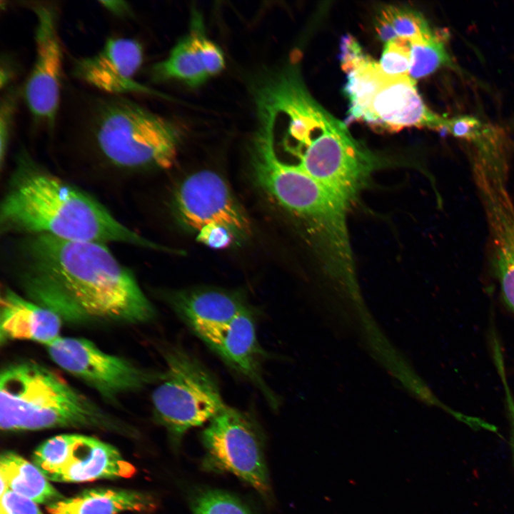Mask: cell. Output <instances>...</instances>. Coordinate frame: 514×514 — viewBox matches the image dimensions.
<instances>
[{
	"label": "cell",
	"mask_w": 514,
	"mask_h": 514,
	"mask_svg": "<svg viewBox=\"0 0 514 514\" xmlns=\"http://www.w3.org/2000/svg\"><path fill=\"white\" fill-rule=\"evenodd\" d=\"M20 251L30 299L63 320L139 324L156 315L134 276L105 243L39 234L25 236Z\"/></svg>",
	"instance_id": "cell-1"
},
{
	"label": "cell",
	"mask_w": 514,
	"mask_h": 514,
	"mask_svg": "<svg viewBox=\"0 0 514 514\" xmlns=\"http://www.w3.org/2000/svg\"><path fill=\"white\" fill-rule=\"evenodd\" d=\"M256 97L258 108L286 116V137L295 143L290 149L298 164L347 202L356 200L376 171L390 166L313 97L296 66L270 77Z\"/></svg>",
	"instance_id": "cell-2"
},
{
	"label": "cell",
	"mask_w": 514,
	"mask_h": 514,
	"mask_svg": "<svg viewBox=\"0 0 514 514\" xmlns=\"http://www.w3.org/2000/svg\"><path fill=\"white\" fill-rule=\"evenodd\" d=\"M1 233L156 248L91 196L22 153L0 208Z\"/></svg>",
	"instance_id": "cell-3"
},
{
	"label": "cell",
	"mask_w": 514,
	"mask_h": 514,
	"mask_svg": "<svg viewBox=\"0 0 514 514\" xmlns=\"http://www.w3.org/2000/svg\"><path fill=\"white\" fill-rule=\"evenodd\" d=\"M252 164L259 186L298 218L326 272L350 290L356 288L347 214L350 206L298 164L280 160L274 146L276 119L259 118Z\"/></svg>",
	"instance_id": "cell-4"
},
{
	"label": "cell",
	"mask_w": 514,
	"mask_h": 514,
	"mask_svg": "<svg viewBox=\"0 0 514 514\" xmlns=\"http://www.w3.org/2000/svg\"><path fill=\"white\" fill-rule=\"evenodd\" d=\"M0 428L5 432L125 428L57 372L33 360L14 361L1 370Z\"/></svg>",
	"instance_id": "cell-5"
},
{
	"label": "cell",
	"mask_w": 514,
	"mask_h": 514,
	"mask_svg": "<svg viewBox=\"0 0 514 514\" xmlns=\"http://www.w3.org/2000/svg\"><path fill=\"white\" fill-rule=\"evenodd\" d=\"M79 131L109 163L120 168H170L180 136L169 121L123 96L91 98Z\"/></svg>",
	"instance_id": "cell-6"
},
{
	"label": "cell",
	"mask_w": 514,
	"mask_h": 514,
	"mask_svg": "<svg viewBox=\"0 0 514 514\" xmlns=\"http://www.w3.org/2000/svg\"><path fill=\"white\" fill-rule=\"evenodd\" d=\"M341 49L351 119L388 132L409 127L445 131L448 119L426 106L415 80L386 74L350 35L343 38Z\"/></svg>",
	"instance_id": "cell-7"
},
{
	"label": "cell",
	"mask_w": 514,
	"mask_h": 514,
	"mask_svg": "<svg viewBox=\"0 0 514 514\" xmlns=\"http://www.w3.org/2000/svg\"><path fill=\"white\" fill-rule=\"evenodd\" d=\"M164 378L151 394L155 418L179 440L191 428L208 422L225 405L211 371L193 354L173 346L164 353Z\"/></svg>",
	"instance_id": "cell-8"
},
{
	"label": "cell",
	"mask_w": 514,
	"mask_h": 514,
	"mask_svg": "<svg viewBox=\"0 0 514 514\" xmlns=\"http://www.w3.org/2000/svg\"><path fill=\"white\" fill-rule=\"evenodd\" d=\"M46 348L54 363L108 401L114 402L123 394L158 383L164 378V372L143 368L84 338L60 336Z\"/></svg>",
	"instance_id": "cell-9"
},
{
	"label": "cell",
	"mask_w": 514,
	"mask_h": 514,
	"mask_svg": "<svg viewBox=\"0 0 514 514\" xmlns=\"http://www.w3.org/2000/svg\"><path fill=\"white\" fill-rule=\"evenodd\" d=\"M210 461L244 480L264 497L271 488L259 428L248 413L225 405L203 430Z\"/></svg>",
	"instance_id": "cell-10"
},
{
	"label": "cell",
	"mask_w": 514,
	"mask_h": 514,
	"mask_svg": "<svg viewBox=\"0 0 514 514\" xmlns=\"http://www.w3.org/2000/svg\"><path fill=\"white\" fill-rule=\"evenodd\" d=\"M32 10L36 18V54L24 85V99L34 119L52 128L60 104L63 65L56 10L41 3L32 6Z\"/></svg>",
	"instance_id": "cell-11"
},
{
	"label": "cell",
	"mask_w": 514,
	"mask_h": 514,
	"mask_svg": "<svg viewBox=\"0 0 514 514\" xmlns=\"http://www.w3.org/2000/svg\"><path fill=\"white\" fill-rule=\"evenodd\" d=\"M174 206L181 221L197 233L216 225L228 228L236 238L251 233L250 221L226 181L211 171L195 173L179 186Z\"/></svg>",
	"instance_id": "cell-12"
},
{
	"label": "cell",
	"mask_w": 514,
	"mask_h": 514,
	"mask_svg": "<svg viewBox=\"0 0 514 514\" xmlns=\"http://www.w3.org/2000/svg\"><path fill=\"white\" fill-rule=\"evenodd\" d=\"M473 178L486 220L493 273L514 313V203L506 182L490 178L476 166Z\"/></svg>",
	"instance_id": "cell-13"
},
{
	"label": "cell",
	"mask_w": 514,
	"mask_h": 514,
	"mask_svg": "<svg viewBox=\"0 0 514 514\" xmlns=\"http://www.w3.org/2000/svg\"><path fill=\"white\" fill-rule=\"evenodd\" d=\"M143 61V48L138 41L111 38L96 54L76 59L73 74L106 95L143 94L165 96L135 80L134 76Z\"/></svg>",
	"instance_id": "cell-14"
},
{
	"label": "cell",
	"mask_w": 514,
	"mask_h": 514,
	"mask_svg": "<svg viewBox=\"0 0 514 514\" xmlns=\"http://www.w3.org/2000/svg\"><path fill=\"white\" fill-rule=\"evenodd\" d=\"M230 367L249 380L276 407L275 395L263 379V352L258 341L253 315L247 308L224 327L201 338Z\"/></svg>",
	"instance_id": "cell-15"
},
{
	"label": "cell",
	"mask_w": 514,
	"mask_h": 514,
	"mask_svg": "<svg viewBox=\"0 0 514 514\" xmlns=\"http://www.w3.org/2000/svg\"><path fill=\"white\" fill-rule=\"evenodd\" d=\"M136 473L134 465L114 445L92 436L74 433L64 463L47 479L58 483H82L129 478Z\"/></svg>",
	"instance_id": "cell-16"
},
{
	"label": "cell",
	"mask_w": 514,
	"mask_h": 514,
	"mask_svg": "<svg viewBox=\"0 0 514 514\" xmlns=\"http://www.w3.org/2000/svg\"><path fill=\"white\" fill-rule=\"evenodd\" d=\"M63 319L53 310L6 288L0 298V343L29 341L45 347L59 338Z\"/></svg>",
	"instance_id": "cell-17"
},
{
	"label": "cell",
	"mask_w": 514,
	"mask_h": 514,
	"mask_svg": "<svg viewBox=\"0 0 514 514\" xmlns=\"http://www.w3.org/2000/svg\"><path fill=\"white\" fill-rule=\"evenodd\" d=\"M168 301L198 337L226 326L248 308L240 296L216 289L173 292Z\"/></svg>",
	"instance_id": "cell-18"
},
{
	"label": "cell",
	"mask_w": 514,
	"mask_h": 514,
	"mask_svg": "<svg viewBox=\"0 0 514 514\" xmlns=\"http://www.w3.org/2000/svg\"><path fill=\"white\" fill-rule=\"evenodd\" d=\"M49 514H120L126 511L149 512L154 499L145 493L125 489L92 488L46 506Z\"/></svg>",
	"instance_id": "cell-19"
},
{
	"label": "cell",
	"mask_w": 514,
	"mask_h": 514,
	"mask_svg": "<svg viewBox=\"0 0 514 514\" xmlns=\"http://www.w3.org/2000/svg\"><path fill=\"white\" fill-rule=\"evenodd\" d=\"M0 475L6 480L9 490L36 503L47 505L64 498L34 463L15 452L1 453Z\"/></svg>",
	"instance_id": "cell-20"
},
{
	"label": "cell",
	"mask_w": 514,
	"mask_h": 514,
	"mask_svg": "<svg viewBox=\"0 0 514 514\" xmlns=\"http://www.w3.org/2000/svg\"><path fill=\"white\" fill-rule=\"evenodd\" d=\"M155 80L175 79L189 86L202 84L209 77L198 49L195 31L191 27L188 34L180 39L168 56L152 69Z\"/></svg>",
	"instance_id": "cell-21"
},
{
	"label": "cell",
	"mask_w": 514,
	"mask_h": 514,
	"mask_svg": "<svg viewBox=\"0 0 514 514\" xmlns=\"http://www.w3.org/2000/svg\"><path fill=\"white\" fill-rule=\"evenodd\" d=\"M376 30L384 43L397 38L411 41L433 32L420 13L405 6L393 5L386 6L379 11Z\"/></svg>",
	"instance_id": "cell-22"
},
{
	"label": "cell",
	"mask_w": 514,
	"mask_h": 514,
	"mask_svg": "<svg viewBox=\"0 0 514 514\" xmlns=\"http://www.w3.org/2000/svg\"><path fill=\"white\" fill-rule=\"evenodd\" d=\"M411 66L410 76L414 80L431 74L438 69L452 65L440 37L434 31L410 41Z\"/></svg>",
	"instance_id": "cell-23"
},
{
	"label": "cell",
	"mask_w": 514,
	"mask_h": 514,
	"mask_svg": "<svg viewBox=\"0 0 514 514\" xmlns=\"http://www.w3.org/2000/svg\"><path fill=\"white\" fill-rule=\"evenodd\" d=\"M379 64L389 75L408 76L411 66L410 41L397 38L386 42Z\"/></svg>",
	"instance_id": "cell-24"
},
{
	"label": "cell",
	"mask_w": 514,
	"mask_h": 514,
	"mask_svg": "<svg viewBox=\"0 0 514 514\" xmlns=\"http://www.w3.org/2000/svg\"><path fill=\"white\" fill-rule=\"evenodd\" d=\"M194 514H250L246 506L231 495L208 491L196 501Z\"/></svg>",
	"instance_id": "cell-25"
},
{
	"label": "cell",
	"mask_w": 514,
	"mask_h": 514,
	"mask_svg": "<svg viewBox=\"0 0 514 514\" xmlns=\"http://www.w3.org/2000/svg\"><path fill=\"white\" fill-rule=\"evenodd\" d=\"M191 28L196 32L201 56L208 76L220 73L225 67V59L221 49L208 39L204 33L201 16L193 12Z\"/></svg>",
	"instance_id": "cell-26"
},
{
	"label": "cell",
	"mask_w": 514,
	"mask_h": 514,
	"mask_svg": "<svg viewBox=\"0 0 514 514\" xmlns=\"http://www.w3.org/2000/svg\"><path fill=\"white\" fill-rule=\"evenodd\" d=\"M15 91L9 90L1 98L0 106V161L1 166L6 155L15 114L16 98Z\"/></svg>",
	"instance_id": "cell-27"
},
{
	"label": "cell",
	"mask_w": 514,
	"mask_h": 514,
	"mask_svg": "<svg viewBox=\"0 0 514 514\" xmlns=\"http://www.w3.org/2000/svg\"><path fill=\"white\" fill-rule=\"evenodd\" d=\"M0 514H43L37 503L11 490L1 496Z\"/></svg>",
	"instance_id": "cell-28"
},
{
	"label": "cell",
	"mask_w": 514,
	"mask_h": 514,
	"mask_svg": "<svg viewBox=\"0 0 514 514\" xmlns=\"http://www.w3.org/2000/svg\"><path fill=\"white\" fill-rule=\"evenodd\" d=\"M197 239L210 247L223 248L228 246L236 238L228 228L211 225L200 230L198 232Z\"/></svg>",
	"instance_id": "cell-29"
},
{
	"label": "cell",
	"mask_w": 514,
	"mask_h": 514,
	"mask_svg": "<svg viewBox=\"0 0 514 514\" xmlns=\"http://www.w3.org/2000/svg\"><path fill=\"white\" fill-rule=\"evenodd\" d=\"M494 356L495 361L498 367V371L503 384L505 390V403L510 426V444L512 450L513 457L514 459V399L510 390L508 381L506 379L505 366L503 361V355L500 348H498L494 350Z\"/></svg>",
	"instance_id": "cell-30"
},
{
	"label": "cell",
	"mask_w": 514,
	"mask_h": 514,
	"mask_svg": "<svg viewBox=\"0 0 514 514\" xmlns=\"http://www.w3.org/2000/svg\"><path fill=\"white\" fill-rule=\"evenodd\" d=\"M99 3L109 11L118 16L126 15L130 11L129 5L124 1H100Z\"/></svg>",
	"instance_id": "cell-31"
}]
</instances>
